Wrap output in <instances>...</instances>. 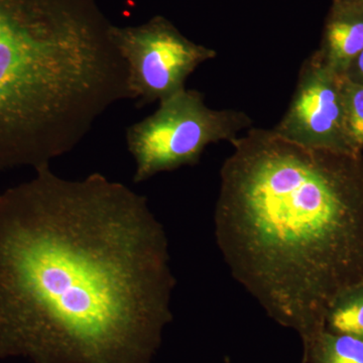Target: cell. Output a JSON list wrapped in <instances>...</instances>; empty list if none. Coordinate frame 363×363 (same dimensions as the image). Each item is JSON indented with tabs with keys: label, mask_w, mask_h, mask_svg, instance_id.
Here are the masks:
<instances>
[{
	"label": "cell",
	"mask_w": 363,
	"mask_h": 363,
	"mask_svg": "<svg viewBox=\"0 0 363 363\" xmlns=\"http://www.w3.org/2000/svg\"><path fill=\"white\" fill-rule=\"evenodd\" d=\"M147 197L50 166L0 194V358L152 363L176 281Z\"/></svg>",
	"instance_id": "obj_1"
},
{
	"label": "cell",
	"mask_w": 363,
	"mask_h": 363,
	"mask_svg": "<svg viewBox=\"0 0 363 363\" xmlns=\"http://www.w3.org/2000/svg\"><path fill=\"white\" fill-rule=\"evenodd\" d=\"M215 209L234 279L304 351L339 296L363 284V196L348 154L250 128L231 142ZM353 156V155H352Z\"/></svg>",
	"instance_id": "obj_2"
},
{
	"label": "cell",
	"mask_w": 363,
	"mask_h": 363,
	"mask_svg": "<svg viewBox=\"0 0 363 363\" xmlns=\"http://www.w3.org/2000/svg\"><path fill=\"white\" fill-rule=\"evenodd\" d=\"M112 26L96 0H0V173L50 166L130 99Z\"/></svg>",
	"instance_id": "obj_3"
},
{
	"label": "cell",
	"mask_w": 363,
	"mask_h": 363,
	"mask_svg": "<svg viewBox=\"0 0 363 363\" xmlns=\"http://www.w3.org/2000/svg\"><path fill=\"white\" fill-rule=\"evenodd\" d=\"M252 121L245 112L212 109L197 90H183L160 102L159 108L126 130L135 162V183L162 172L194 166L211 143L233 142Z\"/></svg>",
	"instance_id": "obj_4"
},
{
	"label": "cell",
	"mask_w": 363,
	"mask_h": 363,
	"mask_svg": "<svg viewBox=\"0 0 363 363\" xmlns=\"http://www.w3.org/2000/svg\"><path fill=\"white\" fill-rule=\"evenodd\" d=\"M112 42L128 68L130 99L136 106L162 102L186 89V81L214 50L182 35L171 21L156 16L138 26H112Z\"/></svg>",
	"instance_id": "obj_5"
},
{
	"label": "cell",
	"mask_w": 363,
	"mask_h": 363,
	"mask_svg": "<svg viewBox=\"0 0 363 363\" xmlns=\"http://www.w3.org/2000/svg\"><path fill=\"white\" fill-rule=\"evenodd\" d=\"M344 78L324 65L315 52L301 67L290 106L272 130L305 147L357 156L344 128Z\"/></svg>",
	"instance_id": "obj_6"
},
{
	"label": "cell",
	"mask_w": 363,
	"mask_h": 363,
	"mask_svg": "<svg viewBox=\"0 0 363 363\" xmlns=\"http://www.w3.org/2000/svg\"><path fill=\"white\" fill-rule=\"evenodd\" d=\"M363 51V1L334 0L316 52L324 65L345 76Z\"/></svg>",
	"instance_id": "obj_7"
},
{
	"label": "cell",
	"mask_w": 363,
	"mask_h": 363,
	"mask_svg": "<svg viewBox=\"0 0 363 363\" xmlns=\"http://www.w3.org/2000/svg\"><path fill=\"white\" fill-rule=\"evenodd\" d=\"M306 363H363V339L325 330L304 351Z\"/></svg>",
	"instance_id": "obj_8"
},
{
	"label": "cell",
	"mask_w": 363,
	"mask_h": 363,
	"mask_svg": "<svg viewBox=\"0 0 363 363\" xmlns=\"http://www.w3.org/2000/svg\"><path fill=\"white\" fill-rule=\"evenodd\" d=\"M326 330L363 339V284L336 298L327 313Z\"/></svg>",
	"instance_id": "obj_9"
},
{
	"label": "cell",
	"mask_w": 363,
	"mask_h": 363,
	"mask_svg": "<svg viewBox=\"0 0 363 363\" xmlns=\"http://www.w3.org/2000/svg\"><path fill=\"white\" fill-rule=\"evenodd\" d=\"M344 128L353 154L363 149V85L344 78Z\"/></svg>",
	"instance_id": "obj_10"
},
{
	"label": "cell",
	"mask_w": 363,
	"mask_h": 363,
	"mask_svg": "<svg viewBox=\"0 0 363 363\" xmlns=\"http://www.w3.org/2000/svg\"><path fill=\"white\" fill-rule=\"evenodd\" d=\"M345 77L348 80L352 81V82L363 85V51L351 64L347 72H346Z\"/></svg>",
	"instance_id": "obj_11"
},
{
	"label": "cell",
	"mask_w": 363,
	"mask_h": 363,
	"mask_svg": "<svg viewBox=\"0 0 363 363\" xmlns=\"http://www.w3.org/2000/svg\"><path fill=\"white\" fill-rule=\"evenodd\" d=\"M343 1H363V0H343Z\"/></svg>",
	"instance_id": "obj_12"
},
{
	"label": "cell",
	"mask_w": 363,
	"mask_h": 363,
	"mask_svg": "<svg viewBox=\"0 0 363 363\" xmlns=\"http://www.w3.org/2000/svg\"><path fill=\"white\" fill-rule=\"evenodd\" d=\"M302 363H306L305 362H302Z\"/></svg>",
	"instance_id": "obj_13"
}]
</instances>
